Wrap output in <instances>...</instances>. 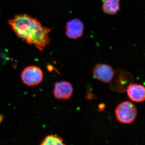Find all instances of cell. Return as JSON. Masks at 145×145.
Masks as SVG:
<instances>
[{
    "label": "cell",
    "mask_w": 145,
    "mask_h": 145,
    "mask_svg": "<svg viewBox=\"0 0 145 145\" xmlns=\"http://www.w3.org/2000/svg\"><path fill=\"white\" fill-rule=\"evenodd\" d=\"M8 23L19 39L34 45L40 51L50 42L51 29L43 26L38 20L27 14L16 15Z\"/></svg>",
    "instance_id": "1"
},
{
    "label": "cell",
    "mask_w": 145,
    "mask_h": 145,
    "mask_svg": "<svg viewBox=\"0 0 145 145\" xmlns=\"http://www.w3.org/2000/svg\"><path fill=\"white\" fill-rule=\"evenodd\" d=\"M115 114L118 121L123 124L131 123L137 117V107L131 102L124 101L117 106Z\"/></svg>",
    "instance_id": "2"
},
{
    "label": "cell",
    "mask_w": 145,
    "mask_h": 145,
    "mask_svg": "<svg viewBox=\"0 0 145 145\" xmlns=\"http://www.w3.org/2000/svg\"><path fill=\"white\" fill-rule=\"evenodd\" d=\"M132 79V75L127 71L120 69L116 71L110 82V87L116 92H124L131 84Z\"/></svg>",
    "instance_id": "3"
},
{
    "label": "cell",
    "mask_w": 145,
    "mask_h": 145,
    "mask_svg": "<svg viewBox=\"0 0 145 145\" xmlns=\"http://www.w3.org/2000/svg\"><path fill=\"white\" fill-rule=\"evenodd\" d=\"M21 79L25 84L29 86H34L41 83L43 79V72L38 67L29 66L23 71Z\"/></svg>",
    "instance_id": "4"
},
{
    "label": "cell",
    "mask_w": 145,
    "mask_h": 145,
    "mask_svg": "<svg viewBox=\"0 0 145 145\" xmlns=\"http://www.w3.org/2000/svg\"><path fill=\"white\" fill-rule=\"evenodd\" d=\"M114 71L108 64H98L94 67L92 71L93 78L102 82L107 83L111 81Z\"/></svg>",
    "instance_id": "5"
},
{
    "label": "cell",
    "mask_w": 145,
    "mask_h": 145,
    "mask_svg": "<svg viewBox=\"0 0 145 145\" xmlns=\"http://www.w3.org/2000/svg\"><path fill=\"white\" fill-rule=\"evenodd\" d=\"M65 29L66 35L69 39H77L82 36L84 25L79 19H73L67 22Z\"/></svg>",
    "instance_id": "6"
},
{
    "label": "cell",
    "mask_w": 145,
    "mask_h": 145,
    "mask_svg": "<svg viewBox=\"0 0 145 145\" xmlns=\"http://www.w3.org/2000/svg\"><path fill=\"white\" fill-rule=\"evenodd\" d=\"M72 84L67 81L57 82L54 84L53 94L55 98L59 100H69L73 93Z\"/></svg>",
    "instance_id": "7"
},
{
    "label": "cell",
    "mask_w": 145,
    "mask_h": 145,
    "mask_svg": "<svg viewBox=\"0 0 145 145\" xmlns=\"http://www.w3.org/2000/svg\"><path fill=\"white\" fill-rule=\"evenodd\" d=\"M129 98L136 103H141L145 101V87L140 84H131L127 89Z\"/></svg>",
    "instance_id": "8"
},
{
    "label": "cell",
    "mask_w": 145,
    "mask_h": 145,
    "mask_svg": "<svg viewBox=\"0 0 145 145\" xmlns=\"http://www.w3.org/2000/svg\"><path fill=\"white\" fill-rule=\"evenodd\" d=\"M120 0H104L102 10L107 15H115L120 10Z\"/></svg>",
    "instance_id": "9"
},
{
    "label": "cell",
    "mask_w": 145,
    "mask_h": 145,
    "mask_svg": "<svg viewBox=\"0 0 145 145\" xmlns=\"http://www.w3.org/2000/svg\"><path fill=\"white\" fill-rule=\"evenodd\" d=\"M40 145H67L63 138L60 136L51 134L47 135Z\"/></svg>",
    "instance_id": "10"
},
{
    "label": "cell",
    "mask_w": 145,
    "mask_h": 145,
    "mask_svg": "<svg viewBox=\"0 0 145 145\" xmlns=\"http://www.w3.org/2000/svg\"><path fill=\"white\" fill-rule=\"evenodd\" d=\"M3 119V117L2 115H0V123H1V122L2 121Z\"/></svg>",
    "instance_id": "11"
}]
</instances>
